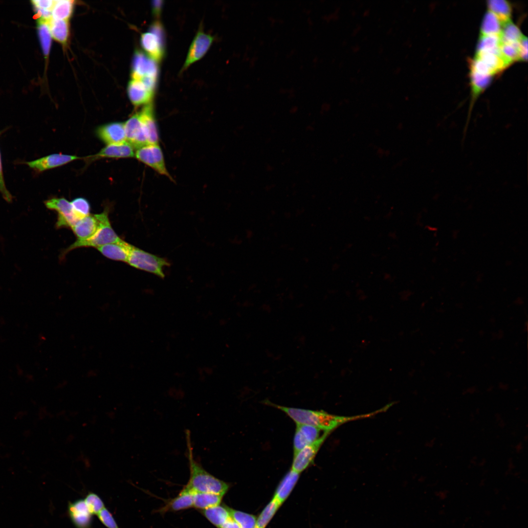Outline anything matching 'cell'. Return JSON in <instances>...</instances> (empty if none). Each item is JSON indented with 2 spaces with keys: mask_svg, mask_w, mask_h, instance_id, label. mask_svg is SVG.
<instances>
[{
  "mask_svg": "<svg viewBox=\"0 0 528 528\" xmlns=\"http://www.w3.org/2000/svg\"><path fill=\"white\" fill-rule=\"evenodd\" d=\"M265 403L285 413L296 424H306L317 427L325 432H330L341 424L361 417H346L330 414L323 411L287 407L266 401Z\"/></svg>",
  "mask_w": 528,
  "mask_h": 528,
  "instance_id": "cell-1",
  "label": "cell"
},
{
  "mask_svg": "<svg viewBox=\"0 0 528 528\" xmlns=\"http://www.w3.org/2000/svg\"><path fill=\"white\" fill-rule=\"evenodd\" d=\"M189 431L186 439L190 478L185 487L193 492L210 493L223 496L229 488L225 482L217 478L205 470L194 459Z\"/></svg>",
  "mask_w": 528,
  "mask_h": 528,
  "instance_id": "cell-2",
  "label": "cell"
},
{
  "mask_svg": "<svg viewBox=\"0 0 528 528\" xmlns=\"http://www.w3.org/2000/svg\"><path fill=\"white\" fill-rule=\"evenodd\" d=\"M127 263L135 268L153 273L161 278L165 277L164 268L170 265V263L167 259L150 253L133 245Z\"/></svg>",
  "mask_w": 528,
  "mask_h": 528,
  "instance_id": "cell-3",
  "label": "cell"
},
{
  "mask_svg": "<svg viewBox=\"0 0 528 528\" xmlns=\"http://www.w3.org/2000/svg\"><path fill=\"white\" fill-rule=\"evenodd\" d=\"M141 44L152 59L158 62L163 59L165 52L164 33L159 22L153 23L150 31L141 35Z\"/></svg>",
  "mask_w": 528,
  "mask_h": 528,
  "instance_id": "cell-4",
  "label": "cell"
},
{
  "mask_svg": "<svg viewBox=\"0 0 528 528\" xmlns=\"http://www.w3.org/2000/svg\"><path fill=\"white\" fill-rule=\"evenodd\" d=\"M135 156L159 174L173 180L167 169L163 152L158 144H147L137 149Z\"/></svg>",
  "mask_w": 528,
  "mask_h": 528,
  "instance_id": "cell-5",
  "label": "cell"
},
{
  "mask_svg": "<svg viewBox=\"0 0 528 528\" xmlns=\"http://www.w3.org/2000/svg\"><path fill=\"white\" fill-rule=\"evenodd\" d=\"M110 223L109 211L89 215L79 220L71 228L77 240H86L95 234L102 226Z\"/></svg>",
  "mask_w": 528,
  "mask_h": 528,
  "instance_id": "cell-6",
  "label": "cell"
},
{
  "mask_svg": "<svg viewBox=\"0 0 528 528\" xmlns=\"http://www.w3.org/2000/svg\"><path fill=\"white\" fill-rule=\"evenodd\" d=\"M121 240L110 223L102 226L90 237L86 240H76L64 251L62 254V257L68 252L75 248L84 247H94L97 248Z\"/></svg>",
  "mask_w": 528,
  "mask_h": 528,
  "instance_id": "cell-7",
  "label": "cell"
},
{
  "mask_svg": "<svg viewBox=\"0 0 528 528\" xmlns=\"http://www.w3.org/2000/svg\"><path fill=\"white\" fill-rule=\"evenodd\" d=\"M44 204L47 208L58 213L56 223L57 228H71L80 220L73 210L71 202L64 198H50L45 201Z\"/></svg>",
  "mask_w": 528,
  "mask_h": 528,
  "instance_id": "cell-8",
  "label": "cell"
},
{
  "mask_svg": "<svg viewBox=\"0 0 528 528\" xmlns=\"http://www.w3.org/2000/svg\"><path fill=\"white\" fill-rule=\"evenodd\" d=\"M214 40L212 36L199 28L189 47L181 71H183L192 64L201 59L207 53Z\"/></svg>",
  "mask_w": 528,
  "mask_h": 528,
  "instance_id": "cell-9",
  "label": "cell"
},
{
  "mask_svg": "<svg viewBox=\"0 0 528 528\" xmlns=\"http://www.w3.org/2000/svg\"><path fill=\"white\" fill-rule=\"evenodd\" d=\"M330 432H326L314 442L294 454L291 469L300 473L313 461L318 451Z\"/></svg>",
  "mask_w": 528,
  "mask_h": 528,
  "instance_id": "cell-10",
  "label": "cell"
},
{
  "mask_svg": "<svg viewBox=\"0 0 528 528\" xmlns=\"http://www.w3.org/2000/svg\"><path fill=\"white\" fill-rule=\"evenodd\" d=\"M157 63L142 52L136 51L133 60L132 79L139 80L144 77L158 78Z\"/></svg>",
  "mask_w": 528,
  "mask_h": 528,
  "instance_id": "cell-11",
  "label": "cell"
},
{
  "mask_svg": "<svg viewBox=\"0 0 528 528\" xmlns=\"http://www.w3.org/2000/svg\"><path fill=\"white\" fill-rule=\"evenodd\" d=\"M67 511L75 528H91L93 515L88 511L84 499L69 502Z\"/></svg>",
  "mask_w": 528,
  "mask_h": 528,
  "instance_id": "cell-12",
  "label": "cell"
},
{
  "mask_svg": "<svg viewBox=\"0 0 528 528\" xmlns=\"http://www.w3.org/2000/svg\"><path fill=\"white\" fill-rule=\"evenodd\" d=\"M126 141L134 148L148 144L139 112L133 114L124 123Z\"/></svg>",
  "mask_w": 528,
  "mask_h": 528,
  "instance_id": "cell-13",
  "label": "cell"
},
{
  "mask_svg": "<svg viewBox=\"0 0 528 528\" xmlns=\"http://www.w3.org/2000/svg\"><path fill=\"white\" fill-rule=\"evenodd\" d=\"M79 158H80L76 155L54 154L27 162L26 163L31 169L41 172L65 165Z\"/></svg>",
  "mask_w": 528,
  "mask_h": 528,
  "instance_id": "cell-14",
  "label": "cell"
},
{
  "mask_svg": "<svg viewBox=\"0 0 528 528\" xmlns=\"http://www.w3.org/2000/svg\"><path fill=\"white\" fill-rule=\"evenodd\" d=\"M96 134L103 142L108 145L126 141L124 123L111 122L99 127Z\"/></svg>",
  "mask_w": 528,
  "mask_h": 528,
  "instance_id": "cell-15",
  "label": "cell"
},
{
  "mask_svg": "<svg viewBox=\"0 0 528 528\" xmlns=\"http://www.w3.org/2000/svg\"><path fill=\"white\" fill-rule=\"evenodd\" d=\"M320 429L308 425L296 424L293 438V454L319 439Z\"/></svg>",
  "mask_w": 528,
  "mask_h": 528,
  "instance_id": "cell-16",
  "label": "cell"
},
{
  "mask_svg": "<svg viewBox=\"0 0 528 528\" xmlns=\"http://www.w3.org/2000/svg\"><path fill=\"white\" fill-rule=\"evenodd\" d=\"M139 114L148 144H158V132L152 102L145 105Z\"/></svg>",
  "mask_w": 528,
  "mask_h": 528,
  "instance_id": "cell-17",
  "label": "cell"
},
{
  "mask_svg": "<svg viewBox=\"0 0 528 528\" xmlns=\"http://www.w3.org/2000/svg\"><path fill=\"white\" fill-rule=\"evenodd\" d=\"M128 93L132 104L139 106L151 103L154 91L149 89L141 81L132 79L128 85Z\"/></svg>",
  "mask_w": 528,
  "mask_h": 528,
  "instance_id": "cell-18",
  "label": "cell"
},
{
  "mask_svg": "<svg viewBox=\"0 0 528 528\" xmlns=\"http://www.w3.org/2000/svg\"><path fill=\"white\" fill-rule=\"evenodd\" d=\"M132 246L121 239L118 242L100 246L97 249L107 258L127 263Z\"/></svg>",
  "mask_w": 528,
  "mask_h": 528,
  "instance_id": "cell-19",
  "label": "cell"
},
{
  "mask_svg": "<svg viewBox=\"0 0 528 528\" xmlns=\"http://www.w3.org/2000/svg\"><path fill=\"white\" fill-rule=\"evenodd\" d=\"M135 156L134 148L129 143L108 145L95 155L97 157L122 158Z\"/></svg>",
  "mask_w": 528,
  "mask_h": 528,
  "instance_id": "cell-20",
  "label": "cell"
},
{
  "mask_svg": "<svg viewBox=\"0 0 528 528\" xmlns=\"http://www.w3.org/2000/svg\"><path fill=\"white\" fill-rule=\"evenodd\" d=\"M299 475L300 473L291 469L280 482L273 497L280 505L289 495L296 484Z\"/></svg>",
  "mask_w": 528,
  "mask_h": 528,
  "instance_id": "cell-21",
  "label": "cell"
},
{
  "mask_svg": "<svg viewBox=\"0 0 528 528\" xmlns=\"http://www.w3.org/2000/svg\"><path fill=\"white\" fill-rule=\"evenodd\" d=\"M503 23L498 18L489 10L485 13L481 26L480 35L500 36Z\"/></svg>",
  "mask_w": 528,
  "mask_h": 528,
  "instance_id": "cell-22",
  "label": "cell"
},
{
  "mask_svg": "<svg viewBox=\"0 0 528 528\" xmlns=\"http://www.w3.org/2000/svg\"><path fill=\"white\" fill-rule=\"evenodd\" d=\"M488 10L493 13L502 23L510 21L512 9L509 3L505 0L487 1Z\"/></svg>",
  "mask_w": 528,
  "mask_h": 528,
  "instance_id": "cell-23",
  "label": "cell"
},
{
  "mask_svg": "<svg viewBox=\"0 0 528 528\" xmlns=\"http://www.w3.org/2000/svg\"><path fill=\"white\" fill-rule=\"evenodd\" d=\"M49 26L53 39L63 44H66L69 36L68 20H55L52 18L49 21Z\"/></svg>",
  "mask_w": 528,
  "mask_h": 528,
  "instance_id": "cell-24",
  "label": "cell"
},
{
  "mask_svg": "<svg viewBox=\"0 0 528 528\" xmlns=\"http://www.w3.org/2000/svg\"><path fill=\"white\" fill-rule=\"evenodd\" d=\"M193 506L204 509L219 505L223 497L214 493L196 492H193Z\"/></svg>",
  "mask_w": 528,
  "mask_h": 528,
  "instance_id": "cell-25",
  "label": "cell"
},
{
  "mask_svg": "<svg viewBox=\"0 0 528 528\" xmlns=\"http://www.w3.org/2000/svg\"><path fill=\"white\" fill-rule=\"evenodd\" d=\"M203 512L207 519L219 528L231 517L228 508L219 505L205 509Z\"/></svg>",
  "mask_w": 528,
  "mask_h": 528,
  "instance_id": "cell-26",
  "label": "cell"
},
{
  "mask_svg": "<svg viewBox=\"0 0 528 528\" xmlns=\"http://www.w3.org/2000/svg\"><path fill=\"white\" fill-rule=\"evenodd\" d=\"M49 20L40 18L37 19L38 35L44 54L46 58L49 54L51 41L49 26Z\"/></svg>",
  "mask_w": 528,
  "mask_h": 528,
  "instance_id": "cell-27",
  "label": "cell"
},
{
  "mask_svg": "<svg viewBox=\"0 0 528 528\" xmlns=\"http://www.w3.org/2000/svg\"><path fill=\"white\" fill-rule=\"evenodd\" d=\"M523 36L519 28L511 20L503 23L500 35L501 42L518 43Z\"/></svg>",
  "mask_w": 528,
  "mask_h": 528,
  "instance_id": "cell-28",
  "label": "cell"
},
{
  "mask_svg": "<svg viewBox=\"0 0 528 528\" xmlns=\"http://www.w3.org/2000/svg\"><path fill=\"white\" fill-rule=\"evenodd\" d=\"M74 0H55L52 9V18L55 20H68L71 15Z\"/></svg>",
  "mask_w": 528,
  "mask_h": 528,
  "instance_id": "cell-29",
  "label": "cell"
},
{
  "mask_svg": "<svg viewBox=\"0 0 528 528\" xmlns=\"http://www.w3.org/2000/svg\"><path fill=\"white\" fill-rule=\"evenodd\" d=\"M193 506V492L185 487L169 504V508L175 511L188 508Z\"/></svg>",
  "mask_w": 528,
  "mask_h": 528,
  "instance_id": "cell-30",
  "label": "cell"
},
{
  "mask_svg": "<svg viewBox=\"0 0 528 528\" xmlns=\"http://www.w3.org/2000/svg\"><path fill=\"white\" fill-rule=\"evenodd\" d=\"M500 44V36L480 35L476 53L498 51Z\"/></svg>",
  "mask_w": 528,
  "mask_h": 528,
  "instance_id": "cell-31",
  "label": "cell"
},
{
  "mask_svg": "<svg viewBox=\"0 0 528 528\" xmlns=\"http://www.w3.org/2000/svg\"><path fill=\"white\" fill-rule=\"evenodd\" d=\"M519 42L506 43L501 42L499 47L500 54L508 66L519 60Z\"/></svg>",
  "mask_w": 528,
  "mask_h": 528,
  "instance_id": "cell-32",
  "label": "cell"
},
{
  "mask_svg": "<svg viewBox=\"0 0 528 528\" xmlns=\"http://www.w3.org/2000/svg\"><path fill=\"white\" fill-rule=\"evenodd\" d=\"M231 516L238 523L240 528H257L256 518L240 511L228 508Z\"/></svg>",
  "mask_w": 528,
  "mask_h": 528,
  "instance_id": "cell-33",
  "label": "cell"
},
{
  "mask_svg": "<svg viewBox=\"0 0 528 528\" xmlns=\"http://www.w3.org/2000/svg\"><path fill=\"white\" fill-rule=\"evenodd\" d=\"M281 505L274 498L260 515L256 523L257 528H264Z\"/></svg>",
  "mask_w": 528,
  "mask_h": 528,
  "instance_id": "cell-34",
  "label": "cell"
},
{
  "mask_svg": "<svg viewBox=\"0 0 528 528\" xmlns=\"http://www.w3.org/2000/svg\"><path fill=\"white\" fill-rule=\"evenodd\" d=\"M84 500L88 511L93 516H97L106 507L102 499L95 493L88 492Z\"/></svg>",
  "mask_w": 528,
  "mask_h": 528,
  "instance_id": "cell-35",
  "label": "cell"
},
{
  "mask_svg": "<svg viewBox=\"0 0 528 528\" xmlns=\"http://www.w3.org/2000/svg\"><path fill=\"white\" fill-rule=\"evenodd\" d=\"M73 210L79 219L90 215V206L88 200L84 198H77L71 201Z\"/></svg>",
  "mask_w": 528,
  "mask_h": 528,
  "instance_id": "cell-36",
  "label": "cell"
},
{
  "mask_svg": "<svg viewBox=\"0 0 528 528\" xmlns=\"http://www.w3.org/2000/svg\"><path fill=\"white\" fill-rule=\"evenodd\" d=\"M101 523L107 528H120L111 513L104 508L97 515Z\"/></svg>",
  "mask_w": 528,
  "mask_h": 528,
  "instance_id": "cell-37",
  "label": "cell"
},
{
  "mask_svg": "<svg viewBox=\"0 0 528 528\" xmlns=\"http://www.w3.org/2000/svg\"><path fill=\"white\" fill-rule=\"evenodd\" d=\"M0 193L4 199L7 202H10L12 201V197L8 190L7 189L4 181L3 176L2 170V165L1 161V156L0 154Z\"/></svg>",
  "mask_w": 528,
  "mask_h": 528,
  "instance_id": "cell-38",
  "label": "cell"
},
{
  "mask_svg": "<svg viewBox=\"0 0 528 528\" xmlns=\"http://www.w3.org/2000/svg\"><path fill=\"white\" fill-rule=\"evenodd\" d=\"M519 60L520 61H527L528 58V39L524 35L519 42Z\"/></svg>",
  "mask_w": 528,
  "mask_h": 528,
  "instance_id": "cell-39",
  "label": "cell"
},
{
  "mask_svg": "<svg viewBox=\"0 0 528 528\" xmlns=\"http://www.w3.org/2000/svg\"><path fill=\"white\" fill-rule=\"evenodd\" d=\"M55 0H34L31 1L33 6L37 7L52 11Z\"/></svg>",
  "mask_w": 528,
  "mask_h": 528,
  "instance_id": "cell-40",
  "label": "cell"
},
{
  "mask_svg": "<svg viewBox=\"0 0 528 528\" xmlns=\"http://www.w3.org/2000/svg\"><path fill=\"white\" fill-rule=\"evenodd\" d=\"M35 12H36V19H43L50 20L52 18V11L45 10L33 6Z\"/></svg>",
  "mask_w": 528,
  "mask_h": 528,
  "instance_id": "cell-41",
  "label": "cell"
},
{
  "mask_svg": "<svg viewBox=\"0 0 528 528\" xmlns=\"http://www.w3.org/2000/svg\"><path fill=\"white\" fill-rule=\"evenodd\" d=\"M220 528H240V527L231 516Z\"/></svg>",
  "mask_w": 528,
  "mask_h": 528,
  "instance_id": "cell-42",
  "label": "cell"
},
{
  "mask_svg": "<svg viewBox=\"0 0 528 528\" xmlns=\"http://www.w3.org/2000/svg\"><path fill=\"white\" fill-rule=\"evenodd\" d=\"M162 0H154L153 1V12L156 16H159L162 8Z\"/></svg>",
  "mask_w": 528,
  "mask_h": 528,
  "instance_id": "cell-43",
  "label": "cell"
}]
</instances>
